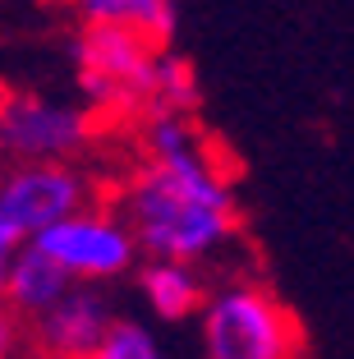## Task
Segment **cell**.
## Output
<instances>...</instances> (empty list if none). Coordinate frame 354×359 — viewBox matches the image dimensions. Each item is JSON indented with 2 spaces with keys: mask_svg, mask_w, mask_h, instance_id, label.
<instances>
[{
  "mask_svg": "<svg viewBox=\"0 0 354 359\" xmlns=\"http://www.w3.org/2000/svg\"><path fill=\"white\" fill-rule=\"evenodd\" d=\"M138 157L120 175L111 203L134 226L143 258L207 263L240 235L235 166L198 116L152 111L134 125Z\"/></svg>",
  "mask_w": 354,
  "mask_h": 359,
  "instance_id": "obj_1",
  "label": "cell"
},
{
  "mask_svg": "<svg viewBox=\"0 0 354 359\" xmlns=\"http://www.w3.org/2000/svg\"><path fill=\"white\" fill-rule=\"evenodd\" d=\"M74 88L102 116V125H138L152 111L161 42L120 23H79L69 42Z\"/></svg>",
  "mask_w": 354,
  "mask_h": 359,
  "instance_id": "obj_2",
  "label": "cell"
},
{
  "mask_svg": "<svg viewBox=\"0 0 354 359\" xmlns=\"http://www.w3.org/2000/svg\"><path fill=\"white\" fill-rule=\"evenodd\" d=\"M203 359H304V327L258 276H230L207 285L198 309Z\"/></svg>",
  "mask_w": 354,
  "mask_h": 359,
  "instance_id": "obj_3",
  "label": "cell"
},
{
  "mask_svg": "<svg viewBox=\"0 0 354 359\" xmlns=\"http://www.w3.org/2000/svg\"><path fill=\"white\" fill-rule=\"evenodd\" d=\"M106 125L88 102L0 88V161H83Z\"/></svg>",
  "mask_w": 354,
  "mask_h": 359,
  "instance_id": "obj_4",
  "label": "cell"
},
{
  "mask_svg": "<svg viewBox=\"0 0 354 359\" xmlns=\"http://www.w3.org/2000/svg\"><path fill=\"white\" fill-rule=\"evenodd\" d=\"M102 198V180L83 161H0V226L19 240H37Z\"/></svg>",
  "mask_w": 354,
  "mask_h": 359,
  "instance_id": "obj_5",
  "label": "cell"
},
{
  "mask_svg": "<svg viewBox=\"0 0 354 359\" xmlns=\"http://www.w3.org/2000/svg\"><path fill=\"white\" fill-rule=\"evenodd\" d=\"M32 244L42 254H51L74 281H93V285H111L120 276L138 272V263H143L134 226L125 222V212L115 208L111 198L55 222L51 231H42Z\"/></svg>",
  "mask_w": 354,
  "mask_h": 359,
  "instance_id": "obj_6",
  "label": "cell"
},
{
  "mask_svg": "<svg viewBox=\"0 0 354 359\" xmlns=\"http://www.w3.org/2000/svg\"><path fill=\"white\" fill-rule=\"evenodd\" d=\"M111 290L93 281H74L51 309L23 323V350L28 359H88L115 323Z\"/></svg>",
  "mask_w": 354,
  "mask_h": 359,
  "instance_id": "obj_7",
  "label": "cell"
},
{
  "mask_svg": "<svg viewBox=\"0 0 354 359\" xmlns=\"http://www.w3.org/2000/svg\"><path fill=\"white\" fill-rule=\"evenodd\" d=\"M134 276H138V295H143L147 313H152L156 323H184V318H198L203 299H207V281H203L198 263L143 258Z\"/></svg>",
  "mask_w": 354,
  "mask_h": 359,
  "instance_id": "obj_8",
  "label": "cell"
},
{
  "mask_svg": "<svg viewBox=\"0 0 354 359\" xmlns=\"http://www.w3.org/2000/svg\"><path fill=\"white\" fill-rule=\"evenodd\" d=\"M74 285V276L64 272L60 263H55L51 254H42L32 240H23L19 258H14L10 267V285H5V304L14 309V313L28 323V318H37L42 309H51L55 299L64 295Z\"/></svg>",
  "mask_w": 354,
  "mask_h": 359,
  "instance_id": "obj_9",
  "label": "cell"
},
{
  "mask_svg": "<svg viewBox=\"0 0 354 359\" xmlns=\"http://www.w3.org/2000/svg\"><path fill=\"white\" fill-rule=\"evenodd\" d=\"M79 23H120V28H138L143 37L170 46L175 37L179 10L175 0H64Z\"/></svg>",
  "mask_w": 354,
  "mask_h": 359,
  "instance_id": "obj_10",
  "label": "cell"
},
{
  "mask_svg": "<svg viewBox=\"0 0 354 359\" xmlns=\"http://www.w3.org/2000/svg\"><path fill=\"white\" fill-rule=\"evenodd\" d=\"M203 106V88L193 65L175 51V46H161V60H156V88H152V111H179V116H198ZM147 111V116H152Z\"/></svg>",
  "mask_w": 354,
  "mask_h": 359,
  "instance_id": "obj_11",
  "label": "cell"
},
{
  "mask_svg": "<svg viewBox=\"0 0 354 359\" xmlns=\"http://www.w3.org/2000/svg\"><path fill=\"white\" fill-rule=\"evenodd\" d=\"M88 359H166V350H161V341H156V332L147 327V323H138V318H115L111 332L102 337V346Z\"/></svg>",
  "mask_w": 354,
  "mask_h": 359,
  "instance_id": "obj_12",
  "label": "cell"
},
{
  "mask_svg": "<svg viewBox=\"0 0 354 359\" xmlns=\"http://www.w3.org/2000/svg\"><path fill=\"white\" fill-rule=\"evenodd\" d=\"M23 318L0 299V359H23Z\"/></svg>",
  "mask_w": 354,
  "mask_h": 359,
  "instance_id": "obj_13",
  "label": "cell"
},
{
  "mask_svg": "<svg viewBox=\"0 0 354 359\" xmlns=\"http://www.w3.org/2000/svg\"><path fill=\"white\" fill-rule=\"evenodd\" d=\"M19 249H23V240L10 231V226H0V299H5V285H10V267H14V258H19Z\"/></svg>",
  "mask_w": 354,
  "mask_h": 359,
  "instance_id": "obj_14",
  "label": "cell"
}]
</instances>
